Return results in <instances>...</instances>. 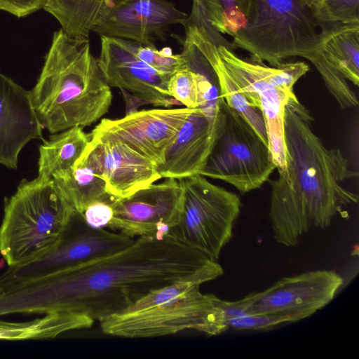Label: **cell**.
Instances as JSON below:
<instances>
[{"instance_id":"obj_35","label":"cell","mask_w":359,"mask_h":359,"mask_svg":"<svg viewBox=\"0 0 359 359\" xmlns=\"http://www.w3.org/2000/svg\"><path fill=\"white\" fill-rule=\"evenodd\" d=\"M2 292H3V290H2V288L0 287V296H1V294H2Z\"/></svg>"},{"instance_id":"obj_1","label":"cell","mask_w":359,"mask_h":359,"mask_svg":"<svg viewBox=\"0 0 359 359\" xmlns=\"http://www.w3.org/2000/svg\"><path fill=\"white\" fill-rule=\"evenodd\" d=\"M216 262L170 235L139 237L117 252L3 289L0 316L70 312L100 321Z\"/></svg>"},{"instance_id":"obj_25","label":"cell","mask_w":359,"mask_h":359,"mask_svg":"<svg viewBox=\"0 0 359 359\" xmlns=\"http://www.w3.org/2000/svg\"><path fill=\"white\" fill-rule=\"evenodd\" d=\"M209 25L218 33L234 36L248 21L250 0H201Z\"/></svg>"},{"instance_id":"obj_16","label":"cell","mask_w":359,"mask_h":359,"mask_svg":"<svg viewBox=\"0 0 359 359\" xmlns=\"http://www.w3.org/2000/svg\"><path fill=\"white\" fill-rule=\"evenodd\" d=\"M98 64L110 87L155 100L158 107L182 105L170 97L168 79L140 60L136 55L139 43L123 39L100 36Z\"/></svg>"},{"instance_id":"obj_29","label":"cell","mask_w":359,"mask_h":359,"mask_svg":"<svg viewBox=\"0 0 359 359\" xmlns=\"http://www.w3.org/2000/svg\"><path fill=\"white\" fill-rule=\"evenodd\" d=\"M290 316L272 313H252L229 320V328L237 330H267L276 326L294 323Z\"/></svg>"},{"instance_id":"obj_31","label":"cell","mask_w":359,"mask_h":359,"mask_svg":"<svg viewBox=\"0 0 359 359\" xmlns=\"http://www.w3.org/2000/svg\"><path fill=\"white\" fill-rule=\"evenodd\" d=\"M45 2L46 0H0V10L20 18L43 8Z\"/></svg>"},{"instance_id":"obj_6","label":"cell","mask_w":359,"mask_h":359,"mask_svg":"<svg viewBox=\"0 0 359 359\" xmlns=\"http://www.w3.org/2000/svg\"><path fill=\"white\" fill-rule=\"evenodd\" d=\"M218 54L240 93L259 109L265 122L268 147L278 173L286 169L284 114L286 106L299 102L294 86L309 67L304 62L268 66L238 56L223 36L217 41Z\"/></svg>"},{"instance_id":"obj_18","label":"cell","mask_w":359,"mask_h":359,"mask_svg":"<svg viewBox=\"0 0 359 359\" xmlns=\"http://www.w3.org/2000/svg\"><path fill=\"white\" fill-rule=\"evenodd\" d=\"M221 121L213 123L196 108L187 117L163 163L157 168L161 178L179 180L201 175L213 147Z\"/></svg>"},{"instance_id":"obj_15","label":"cell","mask_w":359,"mask_h":359,"mask_svg":"<svg viewBox=\"0 0 359 359\" xmlns=\"http://www.w3.org/2000/svg\"><path fill=\"white\" fill-rule=\"evenodd\" d=\"M189 14L166 0H128L111 8L93 27L99 36L155 46L165 40L170 26L184 25Z\"/></svg>"},{"instance_id":"obj_4","label":"cell","mask_w":359,"mask_h":359,"mask_svg":"<svg viewBox=\"0 0 359 359\" xmlns=\"http://www.w3.org/2000/svg\"><path fill=\"white\" fill-rule=\"evenodd\" d=\"M74 210L53 180H23L5 200L0 254L8 267L40 259L60 241Z\"/></svg>"},{"instance_id":"obj_14","label":"cell","mask_w":359,"mask_h":359,"mask_svg":"<svg viewBox=\"0 0 359 359\" xmlns=\"http://www.w3.org/2000/svg\"><path fill=\"white\" fill-rule=\"evenodd\" d=\"M89 137L79 160L104 180L113 197H128L161 178L156 165L128 145L110 137Z\"/></svg>"},{"instance_id":"obj_19","label":"cell","mask_w":359,"mask_h":359,"mask_svg":"<svg viewBox=\"0 0 359 359\" xmlns=\"http://www.w3.org/2000/svg\"><path fill=\"white\" fill-rule=\"evenodd\" d=\"M316 49L332 67L358 86L359 24H322Z\"/></svg>"},{"instance_id":"obj_27","label":"cell","mask_w":359,"mask_h":359,"mask_svg":"<svg viewBox=\"0 0 359 359\" xmlns=\"http://www.w3.org/2000/svg\"><path fill=\"white\" fill-rule=\"evenodd\" d=\"M320 24H359V0H322L315 8Z\"/></svg>"},{"instance_id":"obj_9","label":"cell","mask_w":359,"mask_h":359,"mask_svg":"<svg viewBox=\"0 0 359 359\" xmlns=\"http://www.w3.org/2000/svg\"><path fill=\"white\" fill-rule=\"evenodd\" d=\"M221 300L196 287L180 298L150 309L112 314L100 321V327L106 334L126 338L162 337L185 330L218 335L229 329Z\"/></svg>"},{"instance_id":"obj_23","label":"cell","mask_w":359,"mask_h":359,"mask_svg":"<svg viewBox=\"0 0 359 359\" xmlns=\"http://www.w3.org/2000/svg\"><path fill=\"white\" fill-rule=\"evenodd\" d=\"M53 180L74 211L79 213H83L95 202L116 198L107 192L104 180L80 160L72 169Z\"/></svg>"},{"instance_id":"obj_3","label":"cell","mask_w":359,"mask_h":359,"mask_svg":"<svg viewBox=\"0 0 359 359\" xmlns=\"http://www.w3.org/2000/svg\"><path fill=\"white\" fill-rule=\"evenodd\" d=\"M32 102L43 129L57 133L90 126L106 114L112 93L88 39L53 33Z\"/></svg>"},{"instance_id":"obj_28","label":"cell","mask_w":359,"mask_h":359,"mask_svg":"<svg viewBox=\"0 0 359 359\" xmlns=\"http://www.w3.org/2000/svg\"><path fill=\"white\" fill-rule=\"evenodd\" d=\"M136 55L140 60L168 79L184 65L181 55L174 54L169 47L158 50L155 46L139 43Z\"/></svg>"},{"instance_id":"obj_7","label":"cell","mask_w":359,"mask_h":359,"mask_svg":"<svg viewBox=\"0 0 359 359\" xmlns=\"http://www.w3.org/2000/svg\"><path fill=\"white\" fill-rule=\"evenodd\" d=\"M178 181L184 191L182 210L179 222L169 235L216 260L232 236L241 212V199L201 175Z\"/></svg>"},{"instance_id":"obj_8","label":"cell","mask_w":359,"mask_h":359,"mask_svg":"<svg viewBox=\"0 0 359 359\" xmlns=\"http://www.w3.org/2000/svg\"><path fill=\"white\" fill-rule=\"evenodd\" d=\"M276 168L268 144L223 100L217 135L201 175L222 180L245 194L259 189Z\"/></svg>"},{"instance_id":"obj_34","label":"cell","mask_w":359,"mask_h":359,"mask_svg":"<svg viewBox=\"0 0 359 359\" xmlns=\"http://www.w3.org/2000/svg\"><path fill=\"white\" fill-rule=\"evenodd\" d=\"M311 6L316 8L317 7L322 0H304Z\"/></svg>"},{"instance_id":"obj_26","label":"cell","mask_w":359,"mask_h":359,"mask_svg":"<svg viewBox=\"0 0 359 359\" xmlns=\"http://www.w3.org/2000/svg\"><path fill=\"white\" fill-rule=\"evenodd\" d=\"M167 88L170 97L189 108L198 107V89L196 74L185 64L168 79Z\"/></svg>"},{"instance_id":"obj_13","label":"cell","mask_w":359,"mask_h":359,"mask_svg":"<svg viewBox=\"0 0 359 359\" xmlns=\"http://www.w3.org/2000/svg\"><path fill=\"white\" fill-rule=\"evenodd\" d=\"M196 109V108H195ZM154 109L137 111L118 119L102 118L89 133L114 138L160 167L181 127L195 109Z\"/></svg>"},{"instance_id":"obj_21","label":"cell","mask_w":359,"mask_h":359,"mask_svg":"<svg viewBox=\"0 0 359 359\" xmlns=\"http://www.w3.org/2000/svg\"><path fill=\"white\" fill-rule=\"evenodd\" d=\"M128 0H46L43 9L68 35L88 39L98 21L113 7Z\"/></svg>"},{"instance_id":"obj_11","label":"cell","mask_w":359,"mask_h":359,"mask_svg":"<svg viewBox=\"0 0 359 359\" xmlns=\"http://www.w3.org/2000/svg\"><path fill=\"white\" fill-rule=\"evenodd\" d=\"M183 198L178 180L153 183L128 197L115 198L108 228L133 238H163L180 221Z\"/></svg>"},{"instance_id":"obj_2","label":"cell","mask_w":359,"mask_h":359,"mask_svg":"<svg viewBox=\"0 0 359 359\" xmlns=\"http://www.w3.org/2000/svg\"><path fill=\"white\" fill-rule=\"evenodd\" d=\"M312 120L300 102L286 106V169L270 181L269 216L274 240L287 247L296 245L312 229L327 228L344 207L358 201L343 185L358 172L340 149L324 145L311 128Z\"/></svg>"},{"instance_id":"obj_24","label":"cell","mask_w":359,"mask_h":359,"mask_svg":"<svg viewBox=\"0 0 359 359\" xmlns=\"http://www.w3.org/2000/svg\"><path fill=\"white\" fill-rule=\"evenodd\" d=\"M184 64L196 75L198 89V109L215 123L219 118L221 97L216 74L198 46L189 35L185 33L182 51L180 53Z\"/></svg>"},{"instance_id":"obj_17","label":"cell","mask_w":359,"mask_h":359,"mask_svg":"<svg viewBox=\"0 0 359 359\" xmlns=\"http://www.w3.org/2000/svg\"><path fill=\"white\" fill-rule=\"evenodd\" d=\"M43 129L31 92L0 72V164L17 169L21 150L33 140H43Z\"/></svg>"},{"instance_id":"obj_20","label":"cell","mask_w":359,"mask_h":359,"mask_svg":"<svg viewBox=\"0 0 359 359\" xmlns=\"http://www.w3.org/2000/svg\"><path fill=\"white\" fill-rule=\"evenodd\" d=\"M90 141L81 127L55 133L39 147L38 177L53 179L73 168Z\"/></svg>"},{"instance_id":"obj_10","label":"cell","mask_w":359,"mask_h":359,"mask_svg":"<svg viewBox=\"0 0 359 359\" xmlns=\"http://www.w3.org/2000/svg\"><path fill=\"white\" fill-rule=\"evenodd\" d=\"M135 238L105 229L90 227L81 213L74 212L57 245L40 259L20 267H8L0 276V287L9 286L74 267L121 250Z\"/></svg>"},{"instance_id":"obj_33","label":"cell","mask_w":359,"mask_h":359,"mask_svg":"<svg viewBox=\"0 0 359 359\" xmlns=\"http://www.w3.org/2000/svg\"><path fill=\"white\" fill-rule=\"evenodd\" d=\"M191 12L198 13V14H203L204 15L203 8H202L201 0H193Z\"/></svg>"},{"instance_id":"obj_30","label":"cell","mask_w":359,"mask_h":359,"mask_svg":"<svg viewBox=\"0 0 359 359\" xmlns=\"http://www.w3.org/2000/svg\"><path fill=\"white\" fill-rule=\"evenodd\" d=\"M114 200L100 201L89 205L81 213L86 223L94 229L108 228L114 215L111 207Z\"/></svg>"},{"instance_id":"obj_12","label":"cell","mask_w":359,"mask_h":359,"mask_svg":"<svg viewBox=\"0 0 359 359\" xmlns=\"http://www.w3.org/2000/svg\"><path fill=\"white\" fill-rule=\"evenodd\" d=\"M343 284L341 276L332 270L284 277L265 290L254 292L250 311L287 316L297 322L327 306Z\"/></svg>"},{"instance_id":"obj_32","label":"cell","mask_w":359,"mask_h":359,"mask_svg":"<svg viewBox=\"0 0 359 359\" xmlns=\"http://www.w3.org/2000/svg\"><path fill=\"white\" fill-rule=\"evenodd\" d=\"M123 99L126 103V115L138 111L141 106L152 104L158 107V102L155 100L148 99L140 95L131 93L126 90L120 89Z\"/></svg>"},{"instance_id":"obj_5","label":"cell","mask_w":359,"mask_h":359,"mask_svg":"<svg viewBox=\"0 0 359 359\" xmlns=\"http://www.w3.org/2000/svg\"><path fill=\"white\" fill-rule=\"evenodd\" d=\"M320 26L315 8L304 0H250L247 24L230 46L278 66L289 57L308 59L319 43Z\"/></svg>"},{"instance_id":"obj_22","label":"cell","mask_w":359,"mask_h":359,"mask_svg":"<svg viewBox=\"0 0 359 359\" xmlns=\"http://www.w3.org/2000/svg\"><path fill=\"white\" fill-rule=\"evenodd\" d=\"M93 323L86 316L70 312L47 313L28 322L0 320V339L53 338L67 331L90 327Z\"/></svg>"}]
</instances>
